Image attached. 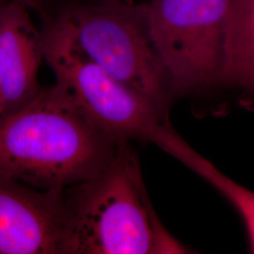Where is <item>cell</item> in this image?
<instances>
[{
  "label": "cell",
  "mask_w": 254,
  "mask_h": 254,
  "mask_svg": "<svg viewBox=\"0 0 254 254\" xmlns=\"http://www.w3.org/2000/svg\"><path fill=\"white\" fill-rule=\"evenodd\" d=\"M64 193L0 176V254H63Z\"/></svg>",
  "instance_id": "cell-6"
},
{
  "label": "cell",
  "mask_w": 254,
  "mask_h": 254,
  "mask_svg": "<svg viewBox=\"0 0 254 254\" xmlns=\"http://www.w3.org/2000/svg\"><path fill=\"white\" fill-rule=\"evenodd\" d=\"M127 143L91 127L56 83L0 118V176L41 190H66L105 170Z\"/></svg>",
  "instance_id": "cell-1"
},
{
  "label": "cell",
  "mask_w": 254,
  "mask_h": 254,
  "mask_svg": "<svg viewBox=\"0 0 254 254\" xmlns=\"http://www.w3.org/2000/svg\"><path fill=\"white\" fill-rule=\"evenodd\" d=\"M219 84L236 91L241 106L254 109V0H229Z\"/></svg>",
  "instance_id": "cell-8"
},
{
  "label": "cell",
  "mask_w": 254,
  "mask_h": 254,
  "mask_svg": "<svg viewBox=\"0 0 254 254\" xmlns=\"http://www.w3.org/2000/svg\"><path fill=\"white\" fill-rule=\"evenodd\" d=\"M209 183L234 206L244 222L254 254V192L229 178L214 164L195 151L172 127L170 122L159 127L152 141Z\"/></svg>",
  "instance_id": "cell-9"
},
{
  "label": "cell",
  "mask_w": 254,
  "mask_h": 254,
  "mask_svg": "<svg viewBox=\"0 0 254 254\" xmlns=\"http://www.w3.org/2000/svg\"><path fill=\"white\" fill-rule=\"evenodd\" d=\"M14 1H18V2H21V3L25 4L26 6H27V7L29 8V7H33V6H35L38 0H14Z\"/></svg>",
  "instance_id": "cell-11"
},
{
  "label": "cell",
  "mask_w": 254,
  "mask_h": 254,
  "mask_svg": "<svg viewBox=\"0 0 254 254\" xmlns=\"http://www.w3.org/2000/svg\"><path fill=\"white\" fill-rule=\"evenodd\" d=\"M7 1H9V0H0V5H2V4H4V3H6Z\"/></svg>",
  "instance_id": "cell-12"
},
{
  "label": "cell",
  "mask_w": 254,
  "mask_h": 254,
  "mask_svg": "<svg viewBox=\"0 0 254 254\" xmlns=\"http://www.w3.org/2000/svg\"><path fill=\"white\" fill-rule=\"evenodd\" d=\"M62 16L85 54L168 114L173 87L149 36L140 4L100 0L74 5Z\"/></svg>",
  "instance_id": "cell-4"
},
{
  "label": "cell",
  "mask_w": 254,
  "mask_h": 254,
  "mask_svg": "<svg viewBox=\"0 0 254 254\" xmlns=\"http://www.w3.org/2000/svg\"><path fill=\"white\" fill-rule=\"evenodd\" d=\"M67 190L63 254L188 253L155 213L131 142L96 176Z\"/></svg>",
  "instance_id": "cell-2"
},
{
  "label": "cell",
  "mask_w": 254,
  "mask_h": 254,
  "mask_svg": "<svg viewBox=\"0 0 254 254\" xmlns=\"http://www.w3.org/2000/svg\"><path fill=\"white\" fill-rule=\"evenodd\" d=\"M43 52L56 83L104 136L118 143L151 142L159 127L170 122L154 103L85 54L63 16L43 31Z\"/></svg>",
  "instance_id": "cell-3"
},
{
  "label": "cell",
  "mask_w": 254,
  "mask_h": 254,
  "mask_svg": "<svg viewBox=\"0 0 254 254\" xmlns=\"http://www.w3.org/2000/svg\"><path fill=\"white\" fill-rule=\"evenodd\" d=\"M140 6L173 90L219 84L229 0H149Z\"/></svg>",
  "instance_id": "cell-5"
},
{
  "label": "cell",
  "mask_w": 254,
  "mask_h": 254,
  "mask_svg": "<svg viewBox=\"0 0 254 254\" xmlns=\"http://www.w3.org/2000/svg\"><path fill=\"white\" fill-rule=\"evenodd\" d=\"M4 113V88H3V82L0 73V118L3 116Z\"/></svg>",
  "instance_id": "cell-10"
},
{
  "label": "cell",
  "mask_w": 254,
  "mask_h": 254,
  "mask_svg": "<svg viewBox=\"0 0 254 254\" xmlns=\"http://www.w3.org/2000/svg\"><path fill=\"white\" fill-rule=\"evenodd\" d=\"M27 9L25 4L14 0L0 5L2 117L26 106L41 91L38 72L44 60L43 32L34 26Z\"/></svg>",
  "instance_id": "cell-7"
}]
</instances>
